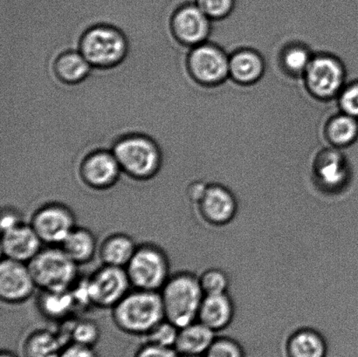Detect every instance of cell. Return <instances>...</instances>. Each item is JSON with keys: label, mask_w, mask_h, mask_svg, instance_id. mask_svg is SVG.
Instances as JSON below:
<instances>
[{"label": "cell", "mask_w": 358, "mask_h": 357, "mask_svg": "<svg viewBox=\"0 0 358 357\" xmlns=\"http://www.w3.org/2000/svg\"><path fill=\"white\" fill-rule=\"evenodd\" d=\"M164 316L179 328L198 321L205 295L199 276L188 271L171 275L160 290Z\"/></svg>", "instance_id": "7a4b0ae2"}, {"label": "cell", "mask_w": 358, "mask_h": 357, "mask_svg": "<svg viewBox=\"0 0 358 357\" xmlns=\"http://www.w3.org/2000/svg\"><path fill=\"white\" fill-rule=\"evenodd\" d=\"M90 62L82 52H66L56 59V75L63 82L76 84L85 78L90 71Z\"/></svg>", "instance_id": "d4e9b609"}, {"label": "cell", "mask_w": 358, "mask_h": 357, "mask_svg": "<svg viewBox=\"0 0 358 357\" xmlns=\"http://www.w3.org/2000/svg\"><path fill=\"white\" fill-rule=\"evenodd\" d=\"M30 225L45 246H61L77 226L76 216L64 203H45L33 212Z\"/></svg>", "instance_id": "ba28073f"}, {"label": "cell", "mask_w": 358, "mask_h": 357, "mask_svg": "<svg viewBox=\"0 0 358 357\" xmlns=\"http://www.w3.org/2000/svg\"><path fill=\"white\" fill-rule=\"evenodd\" d=\"M23 221L22 216L15 209L7 207V206L6 209H3L1 216L2 231L8 229L10 227L16 226Z\"/></svg>", "instance_id": "d590c367"}, {"label": "cell", "mask_w": 358, "mask_h": 357, "mask_svg": "<svg viewBox=\"0 0 358 357\" xmlns=\"http://www.w3.org/2000/svg\"><path fill=\"white\" fill-rule=\"evenodd\" d=\"M339 104L343 113L358 119V80L349 84L341 91Z\"/></svg>", "instance_id": "d6a6232c"}, {"label": "cell", "mask_w": 358, "mask_h": 357, "mask_svg": "<svg viewBox=\"0 0 358 357\" xmlns=\"http://www.w3.org/2000/svg\"><path fill=\"white\" fill-rule=\"evenodd\" d=\"M200 286L205 296L223 295L229 288V277L219 268H209L199 276Z\"/></svg>", "instance_id": "83f0119b"}, {"label": "cell", "mask_w": 358, "mask_h": 357, "mask_svg": "<svg viewBox=\"0 0 358 357\" xmlns=\"http://www.w3.org/2000/svg\"><path fill=\"white\" fill-rule=\"evenodd\" d=\"M179 328L166 319L156 325L143 339L145 342L163 347L174 348L176 344Z\"/></svg>", "instance_id": "f1b7e54d"}, {"label": "cell", "mask_w": 358, "mask_h": 357, "mask_svg": "<svg viewBox=\"0 0 358 357\" xmlns=\"http://www.w3.org/2000/svg\"><path fill=\"white\" fill-rule=\"evenodd\" d=\"M207 184H203V182H195L188 187L187 197L189 201L196 205L202 198L203 192H205Z\"/></svg>", "instance_id": "8d00e7d4"}, {"label": "cell", "mask_w": 358, "mask_h": 357, "mask_svg": "<svg viewBox=\"0 0 358 357\" xmlns=\"http://www.w3.org/2000/svg\"><path fill=\"white\" fill-rule=\"evenodd\" d=\"M178 353L174 348L163 347V346L143 342V344L136 349L133 357H178Z\"/></svg>", "instance_id": "836d02e7"}, {"label": "cell", "mask_w": 358, "mask_h": 357, "mask_svg": "<svg viewBox=\"0 0 358 357\" xmlns=\"http://www.w3.org/2000/svg\"><path fill=\"white\" fill-rule=\"evenodd\" d=\"M80 50L91 66L112 68L125 57L127 42L117 28L101 24L85 31L80 38Z\"/></svg>", "instance_id": "8992f818"}, {"label": "cell", "mask_w": 358, "mask_h": 357, "mask_svg": "<svg viewBox=\"0 0 358 357\" xmlns=\"http://www.w3.org/2000/svg\"><path fill=\"white\" fill-rule=\"evenodd\" d=\"M59 247L80 267L94 261L99 245L92 231L77 226Z\"/></svg>", "instance_id": "ffe728a7"}, {"label": "cell", "mask_w": 358, "mask_h": 357, "mask_svg": "<svg viewBox=\"0 0 358 357\" xmlns=\"http://www.w3.org/2000/svg\"><path fill=\"white\" fill-rule=\"evenodd\" d=\"M215 338V332L196 321L179 328L174 349L178 355L205 356Z\"/></svg>", "instance_id": "44dd1931"}, {"label": "cell", "mask_w": 358, "mask_h": 357, "mask_svg": "<svg viewBox=\"0 0 358 357\" xmlns=\"http://www.w3.org/2000/svg\"><path fill=\"white\" fill-rule=\"evenodd\" d=\"M196 206L203 221L213 226L228 225L238 212L237 201L233 192L219 184H207Z\"/></svg>", "instance_id": "4fadbf2b"}, {"label": "cell", "mask_w": 358, "mask_h": 357, "mask_svg": "<svg viewBox=\"0 0 358 357\" xmlns=\"http://www.w3.org/2000/svg\"><path fill=\"white\" fill-rule=\"evenodd\" d=\"M41 291H66L79 281V265L59 246H45L29 263Z\"/></svg>", "instance_id": "3957f363"}, {"label": "cell", "mask_w": 358, "mask_h": 357, "mask_svg": "<svg viewBox=\"0 0 358 357\" xmlns=\"http://www.w3.org/2000/svg\"><path fill=\"white\" fill-rule=\"evenodd\" d=\"M65 346L57 332L37 328L24 339L21 349L23 357H59Z\"/></svg>", "instance_id": "7402d4cb"}, {"label": "cell", "mask_w": 358, "mask_h": 357, "mask_svg": "<svg viewBox=\"0 0 358 357\" xmlns=\"http://www.w3.org/2000/svg\"><path fill=\"white\" fill-rule=\"evenodd\" d=\"M38 307L42 316L52 320H65L77 309L72 289L66 291H41Z\"/></svg>", "instance_id": "cb8c5ba5"}, {"label": "cell", "mask_w": 358, "mask_h": 357, "mask_svg": "<svg viewBox=\"0 0 358 357\" xmlns=\"http://www.w3.org/2000/svg\"><path fill=\"white\" fill-rule=\"evenodd\" d=\"M90 306L112 309L131 291L132 286L125 268L101 265L83 282Z\"/></svg>", "instance_id": "52a82bcc"}, {"label": "cell", "mask_w": 358, "mask_h": 357, "mask_svg": "<svg viewBox=\"0 0 358 357\" xmlns=\"http://www.w3.org/2000/svg\"><path fill=\"white\" fill-rule=\"evenodd\" d=\"M111 319L122 333L145 337L166 319L159 292L132 289L111 309Z\"/></svg>", "instance_id": "6da1fadb"}, {"label": "cell", "mask_w": 358, "mask_h": 357, "mask_svg": "<svg viewBox=\"0 0 358 357\" xmlns=\"http://www.w3.org/2000/svg\"><path fill=\"white\" fill-rule=\"evenodd\" d=\"M0 357H19L15 353H13L8 349H3L1 351V354H0Z\"/></svg>", "instance_id": "74e56055"}, {"label": "cell", "mask_w": 358, "mask_h": 357, "mask_svg": "<svg viewBox=\"0 0 358 357\" xmlns=\"http://www.w3.org/2000/svg\"><path fill=\"white\" fill-rule=\"evenodd\" d=\"M308 90L317 98L331 99L343 90L346 72L334 56L321 54L312 58L304 73Z\"/></svg>", "instance_id": "9c48e42d"}, {"label": "cell", "mask_w": 358, "mask_h": 357, "mask_svg": "<svg viewBox=\"0 0 358 357\" xmlns=\"http://www.w3.org/2000/svg\"><path fill=\"white\" fill-rule=\"evenodd\" d=\"M188 68L196 82L215 85L224 82L230 73L229 59L216 45L200 44L193 49L188 58Z\"/></svg>", "instance_id": "8fae6325"}, {"label": "cell", "mask_w": 358, "mask_h": 357, "mask_svg": "<svg viewBox=\"0 0 358 357\" xmlns=\"http://www.w3.org/2000/svg\"><path fill=\"white\" fill-rule=\"evenodd\" d=\"M113 153L122 173L136 181H149L161 169V153L152 140L143 136H128L115 143Z\"/></svg>", "instance_id": "277c9868"}, {"label": "cell", "mask_w": 358, "mask_h": 357, "mask_svg": "<svg viewBox=\"0 0 358 357\" xmlns=\"http://www.w3.org/2000/svg\"><path fill=\"white\" fill-rule=\"evenodd\" d=\"M205 357H245L240 342L230 337H216Z\"/></svg>", "instance_id": "4dcf8cb0"}, {"label": "cell", "mask_w": 358, "mask_h": 357, "mask_svg": "<svg viewBox=\"0 0 358 357\" xmlns=\"http://www.w3.org/2000/svg\"><path fill=\"white\" fill-rule=\"evenodd\" d=\"M327 136L336 146L353 145L358 138V119L345 113L338 115L329 121Z\"/></svg>", "instance_id": "4316f807"}, {"label": "cell", "mask_w": 358, "mask_h": 357, "mask_svg": "<svg viewBox=\"0 0 358 357\" xmlns=\"http://www.w3.org/2000/svg\"><path fill=\"white\" fill-rule=\"evenodd\" d=\"M209 17L199 6L182 7L171 20V29L175 37L182 44L198 45L210 34Z\"/></svg>", "instance_id": "2e32d148"}, {"label": "cell", "mask_w": 358, "mask_h": 357, "mask_svg": "<svg viewBox=\"0 0 358 357\" xmlns=\"http://www.w3.org/2000/svg\"><path fill=\"white\" fill-rule=\"evenodd\" d=\"M59 357H99L94 348L76 344L66 345Z\"/></svg>", "instance_id": "e575fe53"}, {"label": "cell", "mask_w": 358, "mask_h": 357, "mask_svg": "<svg viewBox=\"0 0 358 357\" xmlns=\"http://www.w3.org/2000/svg\"><path fill=\"white\" fill-rule=\"evenodd\" d=\"M59 335L66 345L76 344L94 348L100 340L101 330L96 321L85 318L73 321Z\"/></svg>", "instance_id": "484cf974"}, {"label": "cell", "mask_w": 358, "mask_h": 357, "mask_svg": "<svg viewBox=\"0 0 358 357\" xmlns=\"http://www.w3.org/2000/svg\"><path fill=\"white\" fill-rule=\"evenodd\" d=\"M235 307L228 293L205 296L200 307L198 321L210 330L220 332L227 328L233 321Z\"/></svg>", "instance_id": "e0dca14e"}, {"label": "cell", "mask_w": 358, "mask_h": 357, "mask_svg": "<svg viewBox=\"0 0 358 357\" xmlns=\"http://www.w3.org/2000/svg\"><path fill=\"white\" fill-rule=\"evenodd\" d=\"M198 6L207 17L219 20L231 13L234 0H199Z\"/></svg>", "instance_id": "1f68e13d"}, {"label": "cell", "mask_w": 358, "mask_h": 357, "mask_svg": "<svg viewBox=\"0 0 358 357\" xmlns=\"http://www.w3.org/2000/svg\"><path fill=\"white\" fill-rule=\"evenodd\" d=\"M315 184L328 194H336L350 181V167L345 157L336 150H326L317 157L313 166Z\"/></svg>", "instance_id": "9a60e30c"}, {"label": "cell", "mask_w": 358, "mask_h": 357, "mask_svg": "<svg viewBox=\"0 0 358 357\" xmlns=\"http://www.w3.org/2000/svg\"><path fill=\"white\" fill-rule=\"evenodd\" d=\"M138 246L127 233H111L99 244L97 255L101 265L126 268Z\"/></svg>", "instance_id": "ac0fdd59"}, {"label": "cell", "mask_w": 358, "mask_h": 357, "mask_svg": "<svg viewBox=\"0 0 358 357\" xmlns=\"http://www.w3.org/2000/svg\"><path fill=\"white\" fill-rule=\"evenodd\" d=\"M132 289L159 292L171 277V262L162 247L153 242L138 245L126 267Z\"/></svg>", "instance_id": "5b68a950"}, {"label": "cell", "mask_w": 358, "mask_h": 357, "mask_svg": "<svg viewBox=\"0 0 358 357\" xmlns=\"http://www.w3.org/2000/svg\"><path fill=\"white\" fill-rule=\"evenodd\" d=\"M229 68L235 82L248 85L258 82L264 73L265 65L257 52L244 49L231 56Z\"/></svg>", "instance_id": "603a6c76"}, {"label": "cell", "mask_w": 358, "mask_h": 357, "mask_svg": "<svg viewBox=\"0 0 358 357\" xmlns=\"http://www.w3.org/2000/svg\"><path fill=\"white\" fill-rule=\"evenodd\" d=\"M178 357H205L203 356H195V355H179Z\"/></svg>", "instance_id": "f35d334b"}, {"label": "cell", "mask_w": 358, "mask_h": 357, "mask_svg": "<svg viewBox=\"0 0 358 357\" xmlns=\"http://www.w3.org/2000/svg\"><path fill=\"white\" fill-rule=\"evenodd\" d=\"M287 357H326L328 345L324 335L311 328H301L287 337Z\"/></svg>", "instance_id": "d6986e66"}, {"label": "cell", "mask_w": 358, "mask_h": 357, "mask_svg": "<svg viewBox=\"0 0 358 357\" xmlns=\"http://www.w3.org/2000/svg\"><path fill=\"white\" fill-rule=\"evenodd\" d=\"M122 170L114 153L99 150L87 156L80 163L79 178L82 184L94 191H106L120 180Z\"/></svg>", "instance_id": "7c38bea8"}, {"label": "cell", "mask_w": 358, "mask_h": 357, "mask_svg": "<svg viewBox=\"0 0 358 357\" xmlns=\"http://www.w3.org/2000/svg\"><path fill=\"white\" fill-rule=\"evenodd\" d=\"M37 285L29 265L3 258L0 264V299L6 305H21L34 296Z\"/></svg>", "instance_id": "30bf717a"}, {"label": "cell", "mask_w": 358, "mask_h": 357, "mask_svg": "<svg viewBox=\"0 0 358 357\" xmlns=\"http://www.w3.org/2000/svg\"><path fill=\"white\" fill-rule=\"evenodd\" d=\"M43 247V242L30 223L23 221L2 231V254L8 260L28 264Z\"/></svg>", "instance_id": "5bb4252c"}, {"label": "cell", "mask_w": 358, "mask_h": 357, "mask_svg": "<svg viewBox=\"0 0 358 357\" xmlns=\"http://www.w3.org/2000/svg\"><path fill=\"white\" fill-rule=\"evenodd\" d=\"M312 57L308 49L300 45L287 48L284 52L282 61L287 71L294 75H300L306 71Z\"/></svg>", "instance_id": "f546056e"}]
</instances>
